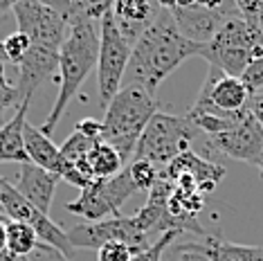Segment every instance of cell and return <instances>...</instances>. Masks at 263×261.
<instances>
[{"instance_id": "6da1fadb", "label": "cell", "mask_w": 263, "mask_h": 261, "mask_svg": "<svg viewBox=\"0 0 263 261\" xmlns=\"http://www.w3.org/2000/svg\"><path fill=\"white\" fill-rule=\"evenodd\" d=\"M202 45L191 43L176 27L169 9L160 5L155 21L137 39L122 86H140L148 95L158 92L160 84L191 57H200Z\"/></svg>"}, {"instance_id": "7a4b0ae2", "label": "cell", "mask_w": 263, "mask_h": 261, "mask_svg": "<svg viewBox=\"0 0 263 261\" xmlns=\"http://www.w3.org/2000/svg\"><path fill=\"white\" fill-rule=\"evenodd\" d=\"M99 59V34L95 29V23L86 16H72L68 18V34L59 52V95L54 99L50 115L43 122L41 130L50 138L63 113L68 110L70 102L74 99L77 90L86 81V77L97 68Z\"/></svg>"}, {"instance_id": "3957f363", "label": "cell", "mask_w": 263, "mask_h": 261, "mask_svg": "<svg viewBox=\"0 0 263 261\" xmlns=\"http://www.w3.org/2000/svg\"><path fill=\"white\" fill-rule=\"evenodd\" d=\"M158 113V102L153 95L140 86H122L112 97L101 120V140L110 144L122 160H133L135 146L144 133L146 124Z\"/></svg>"}, {"instance_id": "277c9868", "label": "cell", "mask_w": 263, "mask_h": 261, "mask_svg": "<svg viewBox=\"0 0 263 261\" xmlns=\"http://www.w3.org/2000/svg\"><path fill=\"white\" fill-rule=\"evenodd\" d=\"M200 57L209 63V68L241 79L245 68L263 57V34L250 27L241 16H234L207 45H202Z\"/></svg>"}, {"instance_id": "5b68a950", "label": "cell", "mask_w": 263, "mask_h": 261, "mask_svg": "<svg viewBox=\"0 0 263 261\" xmlns=\"http://www.w3.org/2000/svg\"><path fill=\"white\" fill-rule=\"evenodd\" d=\"M198 140L200 133L184 115H169L158 110L137 142L133 160H148L155 167H166L184 151H194Z\"/></svg>"}, {"instance_id": "8992f818", "label": "cell", "mask_w": 263, "mask_h": 261, "mask_svg": "<svg viewBox=\"0 0 263 261\" xmlns=\"http://www.w3.org/2000/svg\"><path fill=\"white\" fill-rule=\"evenodd\" d=\"M130 52L133 45L119 34V29L112 21L110 11L101 18L99 32V59H97V88H99V106L108 108L112 97L119 92L124 84Z\"/></svg>"}, {"instance_id": "52a82bcc", "label": "cell", "mask_w": 263, "mask_h": 261, "mask_svg": "<svg viewBox=\"0 0 263 261\" xmlns=\"http://www.w3.org/2000/svg\"><path fill=\"white\" fill-rule=\"evenodd\" d=\"M137 192L130 180L128 167L122 174L106 178V180H92L86 189H81L79 198L65 205V210L77 216H83L86 223L104 221V218L119 216V207Z\"/></svg>"}, {"instance_id": "ba28073f", "label": "cell", "mask_w": 263, "mask_h": 261, "mask_svg": "<svg viewBox=\"0 0 263 261\" xmlns=\"http://www.w3.org/2000/svg\"><path fill=\"white\" fill-rule=\"evenodd\" d=\"M169 9L176 27L191 43L207 45L223 25L234 16H241L236 3H160Z\"/></svg>"}, {"instance_id": "9c48e42d", "label": "cell", "mask_w": 263, "mask_h": 261, "mask_svg": "<svg viewBox=\"0 0 263 261\" xmlns=\"http://www.w3.org/2000/svg\"><path fill=\"white\" fill-rule=\"evenodd\" d=\"M0 210L9 216V221L29 225V228L36 232L39 241L43 243V246L57 250L59 254H63L65 259H70L74 248L70 246L68 232H65L61 225H57L47 214L39 212L32 203H27V200L16 192V187L3 176H0Z\"/></svg>"}, {"instance_id": "30bf717a", "label": "cell", "mask_w": 263, "mask_h": 261, "mask_svg": "<svg viewBox=\"0 0 263 261\" xmlns=\"http://www.w3.org/2000/svg\"><path fill=\"white\" fill-rule=\"evenodd\" d=\"M68 239L72 248H92V250H99L101 246H106L110 241H119L130 246L137 254L144 252L151 246L148 243V234L137 223L135 214L133 216L119 214L112 218H104V221L72 225L68 230Z\"/></svg>"}, {"instance_id": "8fae6325", "label": "cell", "mask_w": 263, "mask_h": 261, "mask_svg": "<svg viewBox=\"0 0 263 261\" xmlns=\"http://www.w3.org/2000/svg\"><path fill=\"white\" fill-rule=\"evenodd\" d=\"M212 153L243 160V162H250V164L259 162V158L263 153V128L248 113V108H245V115L230 130L212 135V138H202L200 135L198 156L207 160Z\"/></svg>"}, {"instance_id": "7c38bea8", "label": "cell", "mask_w": 263, "mask_h": 261, "mask_svg": "<svg viewBox=\"0 0 263 261\" xmlns=\"http://www.w3.org/2000/svg\"><path fill=\"white\" fill-rule=\"evenodd\" d=\"M18 23V32L29 39L32 45H43L52 50H61L65 34H68V21L54 5L50 3H32V0H21L11 7Z\"/></svg>"}, {"instance_id": "4fadbf2b", "label": "cell", "mask_w": 263, "mask_h": 261, "mask_svg": "<svg viewBox=\"0 0 263 261\" xmlns=\"http://www.w3.org/2000/svg\"><path fill=\"white\" fill-rule=\"evenodd\" d=\"M248 99H250V92H248V88L243 86L241 79L227 77L216 68H209L207 79H205V84H202L196 102L209 104V106H214V108L225 110V113H236V110L245 108Z\"/></svg>"}, {"instance_id": "5bb4252c", "label": "cell", "mask_w": 263, "mask_h": 261, "mask_svg": "<svg viewBox=\"0 0 263 261\" xmlns=\"http://www.w3.org/2000/svg\"><path fill=\"white\" fill-rule=\"evenodd\" d=\"M61 176L50 174V171L36 167L34 162H25L18 169V180H16V192H18L27 203H32L39 212L50 214L52 200H54L57 185Z\"/></svg>"}, {"instance_id": "9a60e30c", "label": "cell", "mask_w": 263, "mask_h": 261, "mask_svg": "<svg viewBox=\"0 0 263 261\" xmlns=\"http://www.w3.org/2000/svg\"><path fill=\"white\" fill-rule=\"evenodd\" d=\"M158 11H160L158 3H144V0H119V3H112L110 16H112V21H115L119 34H122L130 45H135L137 39L142 36V32L155 21Z\"/></svg>"}, {"instance_id": "2e32d148", "label": "cell", "mask_w": 263, "mask_h": 261, "mask_svg": "<svg viewBox=\"0 0 263 261\" xmlns=\"http://www.w3.org/2000/svg\"><path fill=\"white\" fill-rule=\"evenodd\" d=\"M23 144H25V153L29 162L50 171V174L63 176L65 169L70 167V162H65V158L61 156V149L52 142V138H47L43 130L29 122H25V128H23Z\"/></svg>"}, {"instance_id": "e0dca14e", "label": "cell", "mask_w": 263, "mask_h": 261, "mask_svg": "<svg viewBox=\"0 0 263 261\" xmlns=\"http://www.w3.org/2000/svg\"><path fill=\"white\" fill-rule=\"evenodd\" d=\"M178 174H189L198 185V192H212L225 176V169L212 160L196 156L194 151H184L182 156H178L171 164L164 167V176L169 180H173Z\"/></svg>"}, {"instance_id": "ac0fdd59", "label": "cell", "mask_w": 263, "mask_h": 261, "mask_svg": "<svg viewBox=\"0 0 263 261\" xmlns=\"http://www.w3.org/2000/svg\"><path fill=\"white\" fill-rule=\"evenodd\" d=\"M29 102L32 99L21 102L14 117L0 126V162H18V164L29 162L25 153V144H23V128H25V122H27Z\"/></svg>"}, {"instance_id": "d6986e66", "label": "cell", "mask_w": 263, "mask_h": 261, "mask_svg": "<svg viewBox=\"0 0 263 261\" xmlns=\"http://www.w3.org/2000/svg\"><path fill=\"white\" fill-rule=\"evenodd\" d=\"M200 246L205 248V254L212 261H263L261 246H243V243L225 241L218 234L202 236Z\"/></svg>"}, {"instance_id": "ffe728a7", "label": "cell", "mask_w": 263, "mask_h": 261, "mask_svg": "<svg viewBox=\"0 0 263 261\" xmlns=\"http://www.w3.org/2000/svg\"><path fill=\"white\" fill-rule=\"evenodd\" d=\"M86 160H88V167H90V174L95 180H106V178H112L126 169V162L122 160V156L110 144H106L104 140H99L92 146Z\"/></svg>"}, {"instance_id": "44dd1931", "label": "cell", "mask_w": 263, "mask_h": 261, "mask_svg": "<svg viewBox=\"0 0 263 261\" xmlns=\"http://www.w3.org/2000/svg\"><path fill=\"white\" fill-rule=\"evenodd\" d=\"M7 250L16 257H29L34 250H50L47 246L39 241L36 232H34L29 225L25 223H16L9 221L7 223Z\"/></svg>"}, {"instance_id": "7402d4cb", "label": "cell", "mask_w": 263, "mask_h": 261, "mask_svg": "<svg viewBox=\"0 0 263 261\" xmlns=\"http://www.w3.org/2000/svg\"><path fill=\"white\" fill-rule=\"evenodd\" d=\"M99 140H92V138H88V135H83L81 130H72V135H70L68 140L63 142L59 149H61V156L65 158V162H70V164H74V162H79V160H86L88 158V153H90V149L95 144H97Z\"/></svg>"}, {"instance_id": "603a6c76", "label": "cell", "mask_w": 263, "mask_h": 261, "mask_svg": "<svg viewBox=\"0 0 263 261\" xmlns=\"http://www.w3.org/2000/svg\"><path fill=\"white\" fill-rule=\"evenodd\" d=\"M128 174H130V180L133 185L137 187V192H151V187L155 185L158 180V167L151 164L148 160H133L128 164Z\"/></svg>"}, {"instance_id": "cb8c5ba5", "label": "cell", "mask_w": 263, "mask_h": 261, "mask_svg": "<svg viewBox=\"0 0 263 261\" xmlns=\"http://www.w3.org/2000/svg\"><path fill=\"white\" fill-rule=\"evenodd\" d=\"M169 261H212L205 254V248L200 241H189V243H178L171 248Z\"/></svg>"}, {"instance_id": "d4e9b609", "label": "cell", "mask_w": 263, "mask_h": 261, "mask_svg": "<svg viewBox=\"0 0 263 261\" xmlns=\"http://www.w3.org/2000/svg\"><path fill=\"white\" fill-rule=\"evenodd\" d=\"M3 50H5V57H7V61L18 65L21 59L25 57L27 50H29V39L23 32H14L11 36H7V39L3 41Z\"/></svg>"}, {"instance_id": "484cf974", "label": "cell", "mask_w": 263, "mask_h": 261, "mask_svg": "<svg viewBox=\"0 0 263 261\" xmlns=\"http://www.w3.org/2000/svg\"><path fill=\"white\" fill-rule=\"evenodd\" d=\"M135 254L137 252L130 246H126V243L110 241L97 250V261H133Z\"/></svg>"}, {"instance_id": "4316f807", "label": "cell", "mask_w": 263, "mask_h": 261, "mask_svg": "<svg viewBox=\"0 0 263 261\" xmlns=\"http://www.w3.org/2000/svg\"><path fill=\"white\" fill-rule=\"evenodd\" d=\"M178 234H180V232H164V234H160L158 241L151 243V246H148L144 252L135 254L133 261H162V254L166 252V248H169L171 243L176 241Z\"/></svg>"}, {"instance_id": "83f0119b", "label": "cell", "mask_w": 263, "mask_h": 261, "mask_svg": "<svg viewBox=\"0 0 263 261\" xmlns=\"http://www.w3.org/2000/svg\"><path fill=\"white\" fill-rule=\"evenodd\" d=\"M77 130H81L83 135H88V138L92 140H101V122L99 120H92V117H86V120L77 122Z\"/></svg>"}, {"instance_id": "f1b7e54d", "label": "cell", "mask_w": 263, "mask_h": 261, "mask_svg": "<svg viewBox=\"0 0 263 261\" xmlns=\"http://www.w3.org/2000/svg\"><path fill=\"white\" fill-rule=\"evenodd\" d=\"M248 113L259 122V126L263 128V92H256V95H250L248 104H245Z\"/></svg>"}, {"instance_id": "f546056e", "label": "cell", "mask_w": 263, "mask_h": 261, "mask_svg": "<svg viewBox=\"0 0 263 261\" xmlns=\"http://www.w3.org/2000/svg\"><path fill=\"white\" fill-rule=\"evenodd\" d=\"M7 250V223L0 221V252Z\"/></svg>"}, {"instance_id": "4dcf8cb0", "label": "cell", "mask_w": 263, "mask_h": 261, "mask_svg": "<svg viewBox=\"0 0 263 261\" xmlns=\"http://www.w3.org/2000/svg\"><path fill=\"white\" fill-rule=\"evenodd\" d=\"M16 259H21V257H16V254H11L9 250H3V252H0V261H16Z\"/></svg>"}, {"instance_id": "1f68e13d", "label": "cell", "mask_w": 263, "mask_h": 261, "mask_svg": "<svg viewBox=\"0 0 263 261\" xmlns=\"http://www.w3.org/2000/svg\"><path fill=\"white\" fill-rule=\"evenodd\" d=\"M52 259H54V261H70V259H65L63 254H59L57 250H52Z\"/></svg>"}, {"instance_id": "d6a6232c", "label": "cell", "mask_w": 263, "mask_h": 261, "mask_svg": "<svg viewBox=\"0 0 263 261\" xmlns=\"http://www.w3.org/2000/svg\"><path fill=\"white\" fill-rule=\"evenodd\" d=\"M16 261H29L27 257H21V259H16Z\"/></svg>"}]
</instances>
